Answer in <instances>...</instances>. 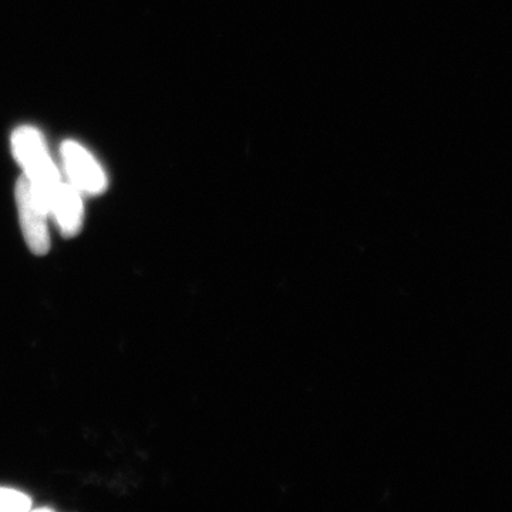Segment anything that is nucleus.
<instances>
[{"label":"nucleus","instance_id":"1","mask_svg":"<svg viewBox=\"0 0 512 512\" xmlns=\"http://www.w3.org/2000/svg\"><path fill=\"white\" fill-rule=\"evenodd\" d=\"M12 146L15 157L26 171L25 177L35 185L47 205L50 195L63 180L49 156L42 134L32 127H20L13 133Z\"/></svg>","mask_w":512,"mask_h":512},{"label":"nucleus","instance_id":"2","mask_svg":"<svg viewBox=\"0 0 512 512\" xmlns=\"http://www.w3.org/2000/svg\"><path fill=\"white\" fill-rule=\"evenodd\" d=\"M20 227L30 251L35 255H46L50 249L49 228H47V208L35 185L28 177L19 178L15 188Z\"/></svg>","mask_w":512,"mask_h":512},{"label":"nucleus","instance_id":"3","mask_svg":"<svg viewBox=\"0 0 512 512\" xmlns=\"http://www.w3.org/2000/svg\"><path fill=\"white\" fill-rule=\"evenodd\" d=\"M62 157L70 184L77 190L90 195L106 191V174L86 148L74 141H66L62 146Z\"/></svg>","mask_w":512,"mask_h":512},{"label":"nucleus","instance_id":"4","mask_svg":"<svg viewBox=\"0 0 512 512\" xmlns=\"http://www.w3.org/2000/svg\"><path fill=\"white\" fill-rule=\"evenodd\" d=\"M49 214L53 215L63 237L79 234L83 225V201L80 191L72 184L62 181L47 201Z\"/></svg>","mask_w":512,"mask_h":512},{"label":"nucleus","instance_id":"5","mask_svg":"<svg viewBox=\"0 0 512 512\" xmlns=\"http://www.w3.org/2000/svg\"><path fill=\"white\" fill-rule=\"evenodd\" d=\"M32 507L28 495L10 488H0V511L25 512Z\"/></svg>","mask_w":512,"mask_h":512}]
</instances>
